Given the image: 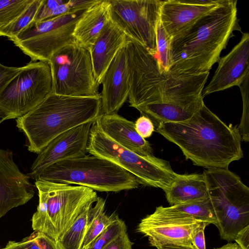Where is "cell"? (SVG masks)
Masks as SVG:
<instances>
[{"label": "cell", "instance_id": "8992f818", "mask_svg": "<svg viewBox=\"0 0 249 249\" xmlns=\"http://www.w3.org/2000/svg\"><path fill=\"white\" fill-rule=\"evenodd\" d=\"M37 179L105 192L132 190L139 186L131 173L107 160L92 155L56 162L46 168Z\"/></svg>", "mask_w": 249, "mask_h": 249}, {"label": "cell", "instance_id": "277c9868", "mask_svg": "<svg viewBox=\"0 0 249 249\" xmlns=\"http://www.w3.org/2000/svg\"><path fill=\"white\" fill-rule=\"evenodd\" d=\"M101 113L100 95L80 97L52 92L33 109L17 118V126L26 136L28 150L39 154L58 136L94 122Z\"/></svg>", "mask_w": 249, "mask_h": 249}, {"label": "cell", "instance_id": "9c48e42d", "mask_svg": "<svg viewBox=\"0 0 249 249\" xmlns=\"http://www.w3.org/2000/svg\"><path fill=\"white\" fill-rule=\"evenodd\" d=\"M52 92L80 97L100 95L89 49L76 42L68 44L50 58Z\"/></svg>", "mask_w": 249, "mask_h": 249}, {"label": "cell", "instance_id": "f35d334b", "mask_svg": "<svg viewBox=\"0 0 249 249\" xmlns=\"http://www.w3.org/2000/svg\"><path fill=\"white\" fill-rule=\"evenodd\" d=\"M234 240L241 249H249V225L239 231Z\"/></svg>", "mask_w": 249, "mask_h": 249}, {"label": "cell", "instance_id": "f1b7e54d", "mask_svg": "<svg viewBox=\"0 0 249 249\" xmlns=\"http://www.w3.org/2000/svg\"><path fill=\"white\" fill-rule=\"evenodd\" d=\"M34 0H0V29L14 21Z\"/></svg>", "mask_w": 249, "mask_h": 249}, {"label": "cell", "instance_id": "5b68a950", "mask_svg": "<svg viewBox=\"0 0 249 249\" xmlns=\"http://www.w3.org/2000/svg\"><path fill=\"white\" fill-rule=\"evenodd\" d=\"M38 204L32 227L56 241L73 224L84 208L97 199L96 192L82 186L36 179Z\"/></svg>", "mask_w": 249, "mask_h": 249}, {"label": "cell", "instance_id": "1f68e13d", "mask_svg": "<svg viewBox=\"0 0 249 249\" xmlns=\"http://www.w3.org/2000/svg\"><path fill=\"white\" fill-rule=\"evenodd\" d=\"M66 1V0H42L33 22H39L51 18L56 8Z\"/></svg>", "mask_w": 249, "mask_h": 249}, {"label": "cell", "instance_id": "cb8c5ba5", "mask_svg": "<svg viewBox=\"0 0 249 249\" xmlns=\"http://www.w3.org/2000/svg\"><path fill=\"white\" fill-rule=\"evenodd\" d=\"M155 212L165 215L193 218L216 225L217 221L209 197L206 199L164 207H157Z\"/></svg>", "mask_w": 249, "mask_h": 249}, {"label": "cell", "instance_id": "7c38bea8", "mask_svg": "<svg viewBox=\"0 0 249 249\" xmlns=\"http://www.w3.org/2000/svg\"><path fill=\"white\" fill-rule=\"evenodd\" d=\"M109 0L111 20L127 37L157 57L156 30L163 0Z\"/></svg>", "mask_w": 249, "mask_h": 249}, {"label": "cell", "instance_id": "836d02e7", "mask_svg": "<svg viewBox=\"0 0 249 249\" xmlns=\"http://www.w3.org/2000/svg\"><path fill=\"white\" fill-rule=\"evenodd\" d=\"M1 249H41L34 232L19 241H9Z\"/></svg>", "mask_w": 249, "mask_h": 249}, {"label": "cell", "instance_id": "ac0fdd59", "mask_svg": "<svg viewBox=\"0 0 249 249\" xmlns=\"http://www.w3.org/2000/svg\"><path fill=\"white\" fill-rule=\"evenodd\" d=\"M101 84L102 113H117L128 99L129 92L125 45L118 51L107 68L102 78Z\"/></svg>", "mask_w": 249, "mask_h": 249}, {"label": "cell", "instance_id": "d4e9b609", "mask_svg": "<svg viewBox=\"0 0 249 249\" xmlns=\"http://www.w3.org/2000/svg\"><path fill=\"white\" fill-rule=\"evenodd\" d=\"M94 203L89 210L87 231L81 249H88L103 231L118 217L115 213L110 216L106 214V201L104 198L98 197Z\"/></svg>", "mask_w": 249, "mask_h": 249}, {"label": "cell", "instance_id": "ba28073f", "mask_svg": "<svg viewBox=\"0 0 249 249\" xmlns=\"http://www.w3.org/2000/svg\"><path fill=\"white\" fill-rule=\"evenodd\" d=\"M87 151L118 165L143 185L164 190L178 174L168 161L153 155H139L116 142L103 131L96 120L90 129Z\"/></svg>", "mask_w": 249, "mask_h": 249}, {"label": "cell", "instance_id": "83f0119b", "mask_svg": "<svg viewBox=\"0 0 249 249\" xmlns=\"http://www.w3.org/2000/svg\"><path fill=\"white\" fill-rule=\"evenodd\" d=\"M171 41L159 21L156 30L157 58L162 72H169L171 66Z\"/></svg>", "mask_w": 249, "mask_h": 249}, {"label": "cell", "instance_id": "e575fe53", "mask_svg": "<svg viewBox=\"0 0 249 249\" xmlns=\"http://www.w3.org/2000/svg\"><path fill=\"white\" fill-rule=\"evenodd\" d=\"M134 124L137 132L144 139L150 137L155 131L152 122L144 115L138 118Z\"/></svg>", "mask_w": 249, "mask_h": 249}, {"label": "cell", "instance_id": "6da1fadb", "mask_svg": "<svg viewBox=\"0 0 249 249\" xmlns=\"http://www.w3.org/2000/svg\"><path fill=\"white\" fill-rule=\"evenodd\" d=\"M156 130L198 166L228 168L243 157L236 127L228 125L205 104L188 120L160 123Z\"/></svg>", "mask_w": 249, "mask_h": 249}, {"label": "cell", "instance_id": "d6a6232c", "mask_svg": "<svg viewBox=\"0 0 249 249\" xmlns=\"http://www.w3.org/2000/svg\"><path fill=\"white\" fill-rule=\"evenodd\" d=\"M21 70V67H9L0 63V91ZM8 120L7 116L0 110V124Z\"/></svg>", "mask_w": 249, "mask_h": 249}, {"label": "cell", "instance_id": "30bf717a", "mask_svg": "<svg viewBox=\"0 0 249 249\" xmlns=\"http://www.w3.org/2000/svg\"><path fill=\"white\" fill-rule=\"evenodd\" d=\"M52 87L49 63L30 62L0 91V110L8 120L21 117L51 93Z\"/></svg>", "mask_w": 249, "mask_h": 249}, {"label": "cell", "instance_id": "603a6c76", "mask_svg": "<svg viewBox=\"0 0 249 249\" xmlns=\"http://www.w3.org/2000/svg\"><path fill=\"white\" fill-rule=\"evenodd\" d=\"M204 104L203 99L188 103H164L138 107L142 115L151 120L156 127L160 123H177L190 119Z\"/></svg>", "mask_w": 249, "mask_h": 249}, {"label": "cell", "instance_id": "e0dca14e", "mask_svg": "<svg viewBox=\"0 0 249 249\" xmlns=\"http://www.w3.org/2000/svg\"><path fill=\"white\" fill-rule=\"evenodd\" d=\"M249 34L242 33L240 41L219 60L210 82L203 89L202 96L238 86L249 74Z\"/></svg>", "mask_w": 249, "mask_h": 249}, {"label": "cell", "instance_id": "5bb4252c", "mask_svg": "<svg viewBox=\"0 0 249 249\" xmlns=\"http://www.w3.org/2000/svg\"><path fill=\"white\" fill-rule=\"evenodd\" d=\"M93 122L73 127L53 140L38 154L27 174L29 178L37 179L46 168L56 162L86 155Z\"/></svg>", "mask_w": 249, "mask_h": 249}, {"label": "cell", "instance_id": "d590c367", "mask_svg": "<svg viewBox=\"0 0 249 249\" xmlns=\"http://www.w3.org/2000/svg\"><path fill=\"white\" fill-rule=\"evenodd\" d=\"M133 245L126 231L117 235L102 249H132Z\"/></svg>", "mask_w": 249, "mask_h": 249}, {"label": "cell", "instance_id": "f546056e", "mask_svg": "<svg viewBox=\"0 0 249 249\" xmlns=\"http://www.w3.org/2000/svg\"><path fill=\"white\" fill-rule=\"evenodd\" d=\"M249 74L247 75L238 86L240 88L243 101V111L240 124L237 128L241 141H249Z\"/></svg>", "mask_w": 249, "mask_h": 249}, {"label": "cell", "instance_id": "484cf974", "mask_svg": "<svg viewBox=\"0 0 249 249\" xmlns=\"http://www.w3.org/2000/svg\"><path fill=\"white\" fill-rule=\"evenodd\" d=\"M93 205H87L71 226L55 241L58 249H81L89 210Z\"/></svg>", "mask_w": 249, "mask_h": 249}, {"label": "cell", "instance_id": "4316f807", "mask_svg": "<svg viewBox=\"0 0 249 249\" xmlns=\"http://www.w3.org/2000/svg\"><path fill=\"white\" fill-rule=\"evenodd\" d=\"M42 0H34L14 21L0 29V36H6L13 41L34 20Z\"/></svg>", "mask_w": 249, "mask_h": 249}, {"label": "cell", "instance_id": "ab89813d", "mask_svg": "<svg viewBox=\"0 0 249 249\" xmlns=\"http://www.w3.org/2000/svg\"><path fill=\"white\" fill-rule=\"evenodd\" d=\"M157 249H196L192 244L191 245L181 244H166L156 248Z\"/></svg>", "mask_w": 249, "mask_h": 249}, {"label": "cell", "instance_id": "7402d4cb", "mask_svg": "<svg viewBox=\"0 0 249 249\" xmlns=\"http://www.w3.org/2000/svg\"><path fill=\"white\" fill-rule=\"evenodd\" d=\"M171 206L201 201L208 198L204 174H177L163 190Z\"/></svg>", "mask_w": 249, "mask_h": 249}, {"label": "cell", "instance_id": "74e56055", "mask_svg": "<svg viewBox=\"0 0 249 249\" xmlns=\"http://www.w3.org/2000/svg\"><path fill=\"white\" fill-rule=\"evenodd\" d=\"M34 233L41 249H58L55 240L43 233L35 231Z\"/></svg>", "mask_w": 249, "mask_h": 249}, {"label": "cell", "instance_id": "7a4b0ae2", "mask_svg": "<svg viewBox=\"0 0 249 249\" xmlns=\"http://www.w3.org/2000/svg\"><path fill=\"white\" fill-rule=\"evenodd\" d=\"M237 1L222 0L186 31L172 39V64L169 72L179 75L209 72L220 58L235 31H241Z\"/></svg>", "mask_w": 249, "mask_h": 249}, {"label": "cell", "instance_id": "2e32d148", "mask_svg": "<svg viewBox=\"0 0 249 249\" xmlns=\"http://www.w3.org/2000/svg\"><path fill=\"white\" fill-rule=\"evenodd\" d=\"M222 0H167L160 7V21L171 39L215 8Z\"/></svg>", "mask_w": 249, "mask_h": 249}, {"label": "cell", "instance_id": "8d00e7d4", "mask_svg": "<svg viewBox=\"0 0 249 249\" xmlns=\"http://www.w3.org/2000/svg\"><path fill=\"white\" fill-rule=\"evenodd\" d=\"M208 225L202 222L194 232L192 244L196 249H206L204 230Z\"/></svg>", "mask_w": 249, "mask_h": 249}, {"label": "cell", "instance_id": "b9f144b4", "mask_svg": "<svg viewBox=\"0 0 249 249\" xmlns=\"http://www.w3.org/2000/svg\"><path fill=\"white\" fill-rule=\"evenodd\" d=\"M0 249H1V248L0 247Z\"/></svg>", "mask_w": 249, "mask_h": 249}, {"label": "cell", "instance_id": "60d3db41", "mask_svg": "<svg viewBox=\"0 0 249 249\" xmlns=\"http://www.w3.org/2000/svg\"><path fill=\"white\" fill-rule=\"evenodd\" d=\"M214 249H241L236 243L228 242L227 244Z\"/></svg>", "mask_w": 249, "mask_h": 249}, {"label": "cell", "instance_id": "4fadbf2b", "mask_svg": "<svg viewBox=\"0 0 249 249\" xmlns=\"http://www.w3.org/2000/svg\"><path fill=\"white\" fill-rule=\"evenodd\" d=\"M202 222L193 218L154 212L140 221L137 231L147 237L152 247L157 248L166 244L191 245L194 232Z\"/></svg>", "mask_w": 249, "mask_h": 249}, {"label": "cell", "instance_id": "4dcf8cb0", "mask_svg": "<svg viewBox=\"0 0 249 249\" xmlns=\"http://www.w3.org/2000/svg\"><path fill=\"white\" fill-rule=\"evenodd\" d=\"M126 231L125 222L118 216L96 238L88 249H102L117 235Z\"/></svg>", "mask_w": 249, "mask_h": 249}, {"label": "cell", "instance_id": "ffe728a7", "mask_svg": "<svg viewBox=\"0 0 249 249\" xmlns=\"http://www.w3.org/2000/svg\"><path fill=\"white\" fill-rule=\"evenodd\" d=\"M96 120L103 131L120 145L142 156L152 155L150 143L137 132L133 122L118 113H101Z\"/></svg>", "mask_w": 249, "mask_h": 249}, {"label": "cell", "instance_id": "d6986e66", "mask_svg": "<svg viewBox=\"0 0 249 249\" xmlns=\"http://www.w3.org/2000/svg\"><path fill=\"white\" fill-rule=\"evenodd\" d=\"M126 41V35L110 18L89 49L94 77L99 86L107 68Z\"/></svg>", "mask_w": 249, "mask_h": 249}, {"label": "cell", "instance_id": "52a82bcc", "mask_svg": "<svg viewBox=\"0 0 249 249\" xmlns=\"http://www.w3.org/2000/svg\"><path fill=\"white\" fill-rule=\"evenodd\" d=\"M209 200L221 238L232 241L249 225V188L228 168H210L203 172Z\"/></svg>", "mask_w": 249, "mask_h": 249}, {"label": "cell", "instance_id": "3957f363", "mask_svg": "<svg viewBox=\"0 0 249 249\" xmlns=\"http://www.w3.org/2000/svg\"><path fill=\"white\" fill-rule=\"evenodd\" d=\"M129 73L130 106L156 103H188L203 99L209 72L179 75L162 72L156 56L128 38L125 45Z\"/></svg>", "mask_w": 249, "mask_h": 249}, {"label": "cell", "instance_id": "8fae6325", "mask_svg": "<svg viewBox=\"0 0 249 249\" xmlns=\"http://www.w3.org/2000/svg\"><path fill=\"white\" fill-rule=\"evenodd\" d=\"M85 10L39 22L32 21L13 41L30 57L31 62L48 63L55 52L75 42L73 36L74 28Z\"/></svg>", "mask_w": 249, "mask_h": 249}, {"label": "cell", "instance_id": "9a60e30c", "mask_svg": "<svg viewBox=\"0 0 249 249\" xmlns=\"http://www.w3.org/2000/svg\"><path fill=\"white\" fill-rule=\"evenodd\" d=\"M29 179L14 162L12 151L0 148V219L33 197Z\"/></svg>", "mask_w": 249, "mask_h": 249}, {"label": "cell", "instance_id": "44dd1931", "mask_svg": "<svg viewBox=\"0 0 249 249\" xmlns=\"http://www.w3.org/2000/svg\"><path fill=\"white\" fill-rule=\"evenodd\" d=\"M110 7L109 0H96L83 12L73 30L76 43L89 49L110 18Z\"/></svg>", "mask_w": 249, "mask_h": 249}]
</instances>
